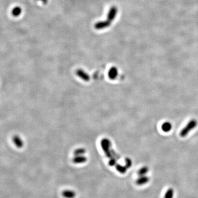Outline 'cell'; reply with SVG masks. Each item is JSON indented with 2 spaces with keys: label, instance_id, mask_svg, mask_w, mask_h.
I'll use <instances>...</instances> for the list:
<instances>
[{
  "label": "cell",
  "instance_id": "cell-7",
  "mask_svg": "<svg viewBox=\"0 0 198 198\" xmlns=\"http://www.w3.org/2000/svg\"><path fill=\"white\" fill-rule=\"evenodd\" d=\"M86 161V158L83 156H78L73 159V162L76 164H81L84 162Z\"/></svg>",
  "mask_w": 198,
  "mask_h": 198
},
{
  "label": "cell",
  "instance_id": "cell-11",
  "mask_svg": "<svg viewBox=\"0 0 198 198\" xmlns=\"http://www.w3.org/2000/svg\"><path fill=\"white\" fill-rule=\"evenodd\" d=\"M132 165V162L129 159H127L126 160V167L127 168H130V167Z\"/></svg>",
  "mask_w": 198,
  "mask_h": 198
},
{
  "label": "cell",
  "instance_id": "cell-1",
  "mask_svg": "<svg viewBox=\"0 0 198 198\" xmlns=\"http://www.w3.org/2000/svg\"><path fill=\"white\" fill-rule=\"evenodd\" d=\"M118 9L116 6H112L110 9L107 16V20L104 21H98L95 23L94 25V28L97 30L104 29L109 27L111 25L112 21L115 19L116 17L117 14Z\"/></svg>",
  "mask_w": 198,
  "mask_h": 198
},
{
  "label": "cell",
  "instance_id": "cell-12",
  "mask_svg": "<svg viewBox=\"0 0 198 198\" xmlns=\"http://www.w3.org/2000/svg\"><path fill=\"white\" fill-rule=\"evenodd\" d=\"M15 143H16V144H17V146H18V147H20L21 146V142H19V140H18V139H17V138H15Z\"/></svg>",
  "mask_w": 198,
  "mask_h": 198
},
{
  "label": "cell",
  "instance_id": "cell-10",
  "mask_svg": "<svg viewBox=\"0 0 198 198\" xmlns=\"http://www.w3.org/2000/svg\"><path fill=\"white\" fill-rule=\"evenodd\" d=\"M171 128V126L169 123H165L164 126H162V129L164 131H169Z\"/></svg>",
  "mask_w": 198,
  "mask_h": 198
},
{
  "label": "cell",
  "instance_id": "cell-3",
  "mask_svg": "<svg viewBox=\"0 0 198 198\" xmlns=\"http://www.w3.org/2000/svg\"><path fill=\"white\" fill-rule=\"evenodd\" d=\"M62 195L65 198H74L76 197V193L71 190H65L62 192Z\"/></svg>",
  "mask_w": 198,
  "mask_h": 198
},
{
  "label": "cell",
  "instance_id": "cell-2",
  "mask_svg": "<svg viewBox=\"0 0 198 198\" xmlns=\"http://www.w3.org/2000/svg\"><path fill=\"white\" fill-rule=\"evenodd\" d=\"M149 181V178L147 176H140L139 178L137 179L136 184L138 186H142L147 183Z\"/></svg>",
  "mask_w": 198,
  "mask_h": 198
},
{
  "label": "cell",
  "instance_id": "cell-14",
  "mask_svg": "<svg viewBox=\"0 0 198 198\" xmlns=\"http://www.w3.org/2000/svg\"><path fill=\"white\" fill-rule=\"evenodd\" d=\"M37 1H41L44 4H46L47 2H48V0H37Z\"/></svg>",
  "mask_w": 198,
  "mask_h": 198
},
{
  "label": "cell",
  "instance_id": "cell-5",
  "mask_svg": "<svg viewBox=\"0 0 198 198\" xmlns=\"http://www.w3.org/2000/svg\"><path fill=\"white\" fill-rule=\"evenodd\" d=\"M195 124H196V123L195 122H192L190 123L187 126L186 128L182 132L181 135L182 136L186 135L187 134L188 132L190 131L191 129H192L193 127H194L195 126Z\"/></svg>",
  "mask_w": 198,
  "mask_h": 198
},
{
  "label": "cell",
  "instance_id": "cell-6",
  "mask_svg": "<svg viewBox=\"0 0 198 198\" xmlns=\"http://www.w3.org/2000/svg\"><path fill=\"white\" fill-rule=\"evenodd\" d=\"M174 196V190L172 188H169L164 194V198H173Z\"/></svg>",
  "mask_w": 198,
  "mask_h": 198
},
{
  "label": "cell",
  "instance_id": "cell-13",
  "mask_svg": "<svg viewBox=\"0 0 198 198\" xmlns=\"http://www.w3.org/2000/svg\"><path fill=\"white\" fill-rule=\"evenodd\" d=\"M116 164V161L114 160H112L110 161V164L111 166H114Z\"/></svg>",
  "mask_w": 198,
  "mask_h": 198
},
{
  "label": "cell",
  "instance_id": "cell-4",
  "mask_svg": "<svg viewBox=\"0 0 198 198\" xmlns=\"http://www.w3.org/2000/svg\"><path fill=\"white\" fill-rule=\"evenodd\" d=\"M21 12L22 9L19 6H16L12 9L11 13L14 17H18L21 14Z\"/></svg>",
  "mask_w": 198,
  "mask_h": 198
},
{
  "label": "cell",
  "instance_id": "cell-9",
  "mask_svg": "<svg viewBox=\"0 0 198 198\" xmlns=\"http://www.w3.org/2000/svg\"><path fill=\"white\" fill-rule=\"evenodd\" d=\"M116 169L119 173L123 174V173H125L126 172L127 167L122 166L121 165H119V164L117 165L116 166Z\"/></svg>",
  "mask_w": 198,
  "mask_h": 198
},
{
  "label": "cell",
  "instance_id": "cell-8",
  "mask_svg": "<svg viewBox=\"0 0 198 198\" xmlns=\"http://www.w3.org/2000/svg\"><path fill=\"white\" fill-rule=\"evenodd\" d=\"M149 171V169L147 167H144L143 168L139 169L138 171V175L139 176H145V174L148 173Z\"/></svg>",
  "mask_w": 198,
  "mask_h": 198
}]
</instances>
